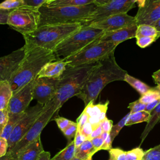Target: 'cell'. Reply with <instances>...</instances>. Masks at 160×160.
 Returning a JSON list of instances; mask_svg holds the SVG:
<instances>
[{"label": "cell", "mask_w": 160, "mask_h": 160, "mask_svg": "<svg viewBox=\"0 0 160 160\" xmlns=\"http://www.w3.org/2000/svg\"><path fill=\"white\" fill-rule=\"evenodd\" d=\"M114 52L98 62L76 96L83 101L85 106L90 102H94L108 84L116 81H124L127 72L118 64Z\"/></svg>", "instance_id": "obj_1"}, {"label": "cell", "mask_w": 160, "mask_h": 160, "mask_svg": "<svg viewBox=\"0 0 160 160\" xmlns=\"http://www.w3.org/2000/svg\"><path fill=\"white\" fill-rule=\"evenodd\" d=\"M24 46L26 48L25 56L18 69L8 81L12 94L32 81L46 63L57 59L52 51L37 46Z\"/></svg>", "instance_id": "obj_2"}, {"label": "cell", "mask_w": 160, "mask_h": 160, "mask_svg": "<svg viewBox=\"0 0 160 160\" xmlns=\"http://www.w3.org/2000/svg\"><path fill=\"white\" fill-rule=\"evenodd\" d=\"M98 62L74 67H67L59 78L56 93L50 101L57 114L69 99L76 96L80 92L88 76Z\"/></svg>", "instance_id": "obj_3"}, {"label": "cell", "mask_w": 160, "mask_h": 160, "mask_svg": "<svg viewBox=\"0 0 160 160\" xmlns=\"http://www.w3.org/2000/svg\"><path fill=\"white\" fill-rule=\"evenodd\" d=\"M81 23L46 24L34 32L22 35L27 47L37 46L53 51L65 39L79 30Z\"/></svg>", "instance_id": "obj_4"}, {"label": "cell", "mask_w": 160, "mask_h": 160, "mask_svg": "<svg viewBox=\"0 0 160 160\" xmlns=\"http://www.w3.org/2000/svg\"><path fill=\"white\" fill-rule=\"evenodd\" d=\"M97 6L94 3L82 6H49L43 4L39 8V26L82 23L88 19Z\"/></svg>", "instance_id": "obj_5"}, {"label": "cell", "mask_w": 160, "mask_h": 160, "mask_svg": "<svg viewBox=\"0 0 160 160\" xmlns=\"http://www.w3.org/2000/svg\"><path fill=\"white\" fill-rule=\"evenodd\" d=\"M104 31L89 26H82L62 41L53 51L57 59L72 56L99 39Z\"/></svg>", "instance_id": "obj_6"}, {"label": "cell", "mask_w": 160, "mask_h": 160, "mask_svg": "<svg viewBox=\"0 0 160 160\" xmlns=\"http://www.w3.org/2000/svg\"><path fill=\"white\" fill-rule=\"evenodd\" d=\"M40 16L38 8L23 5L10 11L7 24L22 35L29 34L39 27Z\"/></svg>", "instance_id": "obj_7"}, {"label": "cell", "mask_w": 160, "mask_h": 160, "mask_svg": "<svg viewBox=\"0 0 160 160\" xmlns=\"http://www.w3.org/2000/svg\"><path fill=\"white\" fill-rule=\"evenodd\" d=\"M117 44L94 41L78 53L65 58L67 67L79 66L98 62L114 52Z\"/></svg>", "instance_id": "obj_8"}, {"label": "cell", "mask_w": 160, "mask_h": 160, "mask_svg": "<svg viewBox=\"0 0 160 160\" xmlns=\"http://www.w3.org/2000/svg\"><path fill=\"white\" fill-rule=\"evenodd\" d=\"M54 115L55 111L54 106L49 101L44 106L41 115L37 119L29 130L12 149L8 152V154L15 159L18 153L20 151L40 138L42 129Z\"/></svg>", "instance_id": "obj_9"}, {"label": "cell", "mask_w": 160, "mask_h": 160, "mask_svg": "<svg viewBox=\"0 0 160 160\" xmlns=\"http://www.w3.org/2000/svg\"><path fill=\"white\" fill-rule=\"evenodd\" d=\"M135 6L134 0H112L103 6H97L91 16L82 23V25L88 26L114 14L127 13Z\"/></svg>", "instance_id": "obj_10"}, {"label": "cell", "mask_w": 160, "mask_h": 160, "mask_svg": "<svg viewBox=\"0 0 160 160\" xmlns=\"http://www.w3.org/2000/svg\"><path fill=\"white\" fill-rule=\"evenodd\" d=\"M44 106L38 104L26 109V114L17 124L11 132L8 142V151H10L14 145L19 141L29 130L37 119L41 115Z\"/></svg>", "instance_id": "obj_11"}, {"label": "cell", "mask_w": 160, "mask_h": 160, "mask_svg": "<svg viewBox=\"0 0 160 160\" xmlns=\"http://www.w3.org/2000/svg\"><path fill=\"white\" fill-rule=\"evenodd\" d=\"M59 78H36L32 81V98L44 106L54 97Z\"/></svg>", "instance_id": "obj_12"}, {"label": "cell", "mask_w": 160, "mask_h": 160, "mask_svg": "<svg viewBox=\"0 0 160 160\" xmlns=\"http://www.w3.org/2000/svg\"><path fill=\"white\" fill-rule=\"evenodd\" d=\"M26 53L25 46L0 58V81H9L19 68Z\"/></svg>", "instance_id": "obj_13"}, {"label": "cell", "mask_w": 160, "mask_h": 160, "mask_svg": "<svg viewBox=\"0 0 160 160\" xmlns=\"http://www.w3.org/2000/svg\"><path fill=\"white\" fill-rule=\"evenodd\" d=\"M134 24H136L134 17L128 15L126 12H122L110 16L88 26L102 29L104 32H109Z\"/></svg>", "instance_id": "obj_14"}, {"label": "cell", "mask_w": 160, "mask_h": 160, "mask_svg": "<svg viewBox=\"0 0 160 160\" xmlns=\"http://www.w3.org/2000/svg\"><path fill=\"white\" fill-rule=\"evenodd\" d=\"M32 81L12 94L9 101L8 110L9 115L25 111L33 99L32 92Z\"/></svg>", "instance_id": "obj_15"}, {"label": "cell", "mask_w": 160, "mask_h": 160, "mask_svg": "<svg viewBox=\"0 0 160 160\" xmlns=\"http://www.w3.org/2000/svg\"><path fill=\"white\" fill-rule=\"evenodd\" d=\"M136 25H152L160 19V0L149 2L142 8H139L134 16Z\"/></svg>", "instance_id": "obj_16"}, {"label": "cell", "mask_w": 160, "mask_h": 160, "mask_svg": "<svg viewBox=\"0 0 160 160\" xmlns=\"http://www.w3.org/2000/svg\"><path fill=\"white\" fill-rule=\"evenodd\" d=\"M138 26L136 24L123 28L116 31L104 32L96 41L112 42L118 45L121 42L136 38Z\"/></svg>", "instance_id": "obj_17"}, {"label": "cell", "mask_w": 160, "mask_h": 160, "mask_svg": "<svg viewBox=\"0 0 160 160\" xmlns=\"http://www.w3.org/2000/svg\"><path fill=\"white\" fill-rule=\"evenodd\" d=\"M67 68L64 59H56L46 63L41 69L36 78H59Z\"/></svg>", "instance_id": "obj_18"}, {"label": "cell", "mask_w": 160, "mask_h": 160, "mask_svg": "<svg viewBox=\"0 0 160 160\" xmlns=\"http://www.w3.org/2000/svg\"><path fill=\"white\" fill-rule=\"evenodd\" d=\"M44 151L41 138H39L33 142L20 151L16 156V160H37L39 154Z\"/></svg>", "instance_id": "obj_19"}, {"label": "cell", "mask_w": 160, "mask_h": 160, "mask_svg": "<svg viewBox=\"0 0 160 160\" xmlns=\"http://www.w3.org/2000/svg\"><path fill=\"white\" fill-rule=\"evenodd\" d=\"M109 103V101H107L105 103L103 104H93L91 111L89 114L88 122L91 124L94 129L98 127L99 126L100 122L106 117V114Z\"/></svg>", "instance_id": "obj_20"}, {"label": "cell", "mask_w": 160, "mask_h": 160, "mask_svg": "<svg viewBox=\"0 0 160 160\" xmlns=\"http://www.w3.org/2000/svg\"><path fill=\"white\" fill-rule=\"evenodd\" d=\"M159 122H160V102L150 112V118L141 136V142L140 145L144 142L148 134Z\"/></svg>", "instance_id": "obj_21"}, {"label": "cell", "mask_w": 160, "mask_h": 160, "mask_svg": "<svg viewBox=\"0 0 160 160\" xmlns=\"http://www.w3.org/2000/svg\"><path fill=\"white\" fill-rule=\"evenodd\" d=\"M26 114V110L20 113L9 115V118L8 121V123L6 124V126L2 131L1 133L0 134V137L3 138L8 141L9 136L11 132H12L13 129H14L17 124L25 116Z\"/></svg>", "instance_id": "obj_22"}, {"label": "cell", "mask_w": 160, "mask_h": 160, "mask_svg": "<svg viewBox=\"0 0 160 160\" xmlns=\"http://www.w3.org/2000/svg\"><path fill=\"white\" fill-rule=\"evenodd\" d=\"M12 91L8 81H0V110L8 109Z\"/></svg>", "instance_id": "obj_23"}, {"label": "cell", "mask_w": 160, "mask_h": 160, "mask_svg": "<svg viewBox=\"0 0 160 160\" xmlns=\"http://www.w3.org/2000/svg\"><path fill=\"white\" fill-rule=\"evenodd\" d=\"M95 149L90 140H86L80 146L76 148L75 157L81 160H86L96 153Z\"/></svg>", "instance_id": "obj_24"}, {"label": "cell", "mask_w": 160, "mask_h": 160, "mask_svg": "<svg viewBox=\"0 0 160 160\" xmlns=\"http://www.w3.org/2000/svg\"><path fill=\"white\" fill-rule=\"evenodd\" d=\"M124 81L128 82L130 86H131L141 96L145 94L146 92H148L152 88L148 85H147L146 83L143 82L142 81L132 76L129 75L128 73L126 74Z\"/></svg>", "instance_id": "obj_25"}, {"label": "cell", "mask_w": 160, "mask_h": 160, "mask_svg": "<svg viewBox=\"0 0 160 160\" xmlns=\"http://www.w3.org/2000/svg\"><path fill=\"white\" fill-rule=\"evenodd\" d=\"M75 150L76 147L73 140L69 142L66 148L56 154L51 160H72L75 158Z\"/></svg>", "instance_id": "obj_26"}, {"label": "cell", "mask_w": 160, "mask_h": 160, "mask_svg": "<svg viewBox=\"0 0 160 160\" xmlns=\"http://www.w3.org/2000/svg\"><path fill=\"white\" fill-rule=\"evenodd\" d=\"M94 3V0H56L50 4L49 6H82Z\"/></svg>", "instance_id": "obj_27"}, {"label": "cell", "mask_w": 160, "mask_h": 160, "mask_svg": "<svg viewBox=\"0 0 160 160\" xmlns=\"http://www.w3.org/2000/svg\"><path fill=\"white\" fill-rule=\"evenodd\" d=\"M139 36L154 37L156 39L160 38L156 29L152 26L148 24H140L138 26L136 38Z\"/></svg>", "instance_id": "obj_28"}, {"label": "cell", "mask_w": 160, "mask_h": 160, "mask_svg": "<svg viewBox=\"0 0 160 160\" xmlns=\"http://www.w3.org/2000/svg\"><path fill=\"white\" fill-rule=\"evenodd\" d=\"M149 118L150 113L146 111L137 112L132 114L130 113L128 119L126 121V126H131L134 124L142 122H148Z\"/></svg>", "instance_id": "obj_29"}, {"label": "cell", "mask_w": 160, "mask_h": 160, "mask_svg": "<svg viewBox=\"0 0 160 160\" xmlns=\"http://www.w3.org/2000/svg\"><path fill=\"white\" fill-rule=\"evenodd\" d=\"M157 99H160V92L154 88H151L149 91L142 95L138 100L141 102L147 104Z\"/></svg>", "instance_id": "obj_30"}, {"label": "cell", "mask_w": 160, "mask_h": 160, "mask_svg": "<svg viewBox=\"0 0 160 160\" xmlns=\"http://www.w3.org/2000/svg\"><path fill=\"white\" fill-rule=\"evenodd\" d=\"M23 5L24 0H4L0 3V9L11 11Z\"/></svg>", "instance_id": "obj_31"}, {"label": "cell", "mask_w": 160, "mask_h": 160, "mask_svg": "<svg viewBox=\"0 0 160 160\" xmlns=\"http://www.w3.org/2000/svg\"><path fill=\"white\" fill-rule=\"evenodd\" d=\"M129 114H130V112L128 113L116 124L113 125V126H112V129H111V130L109 132V134L111 135L112 141L118 135V134L120 132V131L121 130V129L124 126H126V121L128 119V117H129Z\"/></svg>", "instance_id": "obj_32"}, {"label": "cell", "mask_w": 160, "mask_h": 160, "mask_svg": "<svg viewBox=\"0 0 160 160\" xmlns=\"http://www.w3.org/2000/svg\"><path fill=\"white\" fill-rule=\"evenodd\" d=\"M144 151L140 148H136L130 151H126V160H142Z\"/></svg>", "instance_id": "obj_33"}, {"label": "cell", "mask_w": 160, "mask_h": 160, "mask_svg": "<svg viewBox=\"0 0 160 160\" xmlns=\"http://www.w3.org/2000/svg\"><path fill=\"white\" fill-rule=\"evenodd\" d=\"M142 160H160V144L145 151Z\"/></svg>", "instance_id": "obj_34"}, {"label": "cell", "mask_w": 160, "mask_h": 160, "mask_svg": "<svg viewBox=\"0 0 160 160\" xmlns=\"http://www.w3.org/2000/svg\"><path fill=\"white\" fill-rule=\"evenodd\" d=\"M78 131V123L72 121L70 124L62 131L64 136L69 140L71 141L73 138L75 137L76 133Z\"/></svg>", "instance_id": "obj_35"}, {"label": "cell", "mask_w": 160, "mask_h": 160, "mask_svg": "<svg viewBox=\"0 0 160 160\" xmlns=\"http://www.w3.org/2000/svg\"><path fill=\"white\" fill-rule=\"evenodd\" d=\"M109 152L111 160H126V151L119 148H111Z\"/></svg>", "instance_id": "obj_36"}, {"label": "cell", "mask_w": 160, "mask_h": 160, "mask_svg": "<svg viewBox=\"0 0 160 160\" xmlns=\"http://www.w3.org/2000/svg\"><path fill=\"white\" fill-rule=\"evenodd\" d=\"M136 38V44L141 48H145L149 46L157 39L156 38L149 36H139Z\"/></svg>", "instance_id": "obj_37"}, {"label": "cell", "mask_w": 160, "mask_h": 160, "mask_svg": "<svg viewBox=\"0 0 160 160\" xmlns=\"http://www.w3.org/2000/svg\"><path fill=\"white\" fill-rule=\"evenodd\" d=\"M146 104L141 102L139 100H136L129 104L128 108L130 109V113H135L137 112H140L145 110Z\"/></svg>", "instance_id": "obj_38"}, {"label": "cell", "mask_w": 160, "mask_h": 160, "mask_svg": "<svg viewBox=\"0 0 160 160\" xmlns=\"http://www.w3.org/2000/svg\"><path fill=\"white\" fill-rule=\"evenodd\" d=\"M9 118V115L8 109L0 110V134L8 123Z\"/></svg>", "instance_id": "obj_39"}, {"label": "cell", "mask_w": 160, "mask_h": 160, "mask_svg": "<svg viewBox=\"0 0 160 160\" xmlns=\"http://www.w3.org/2000/svg\"><path fill=\"white\" fill-rule=\"evenodd\" d=\"M59 129L62 132L69 124L70 123L72 122L71 120L68 119H66L65 118H63V117H56V118H54V119Z\"/></svg>", "instance_id": "obj_40"}, {"label": "cell", "mask_w": 160, "mask_h": 160, "mask_svg": "<svg viewBox=\"0 0 160 160\" xmlns=\"http://www.w3.org/2000/svg\"><path fill=\"white\" fill-rule=\"evenodd\" d=\"M89 119V115L87 114L84 111L82 112L79 117L77 119L76 122L78 123V129L81 131L82 128L84 126V124L88 122Z\"/></svg>", "instance_id": "obj_41"}, {"label": "cell", "mask_w": 160, "mask_h": 160, "mask_svg": "<svg viewBox=\"0 0 160 160\" xmlns=\"http://www.w3.org/2000/svg\"><path fill=\"white\" fill-rule=\"evenodd\" d=\"M100 126H101L102 131H106L108 132H110L112 126H113V122L112 121L111 119H109L106 117L100 122Z\"/></svg>", "instance_id": "obj_42"}, {"label": "cell", "mask_w": 160, "mask_h": 160, "mask_svg": "<svg viewBox=\"0 0 160 160\" xmlns=\"http://www.w3.org/2000/svg\"><path fill=\"white\" fill-rule=\"evenodd\" d=\"M86 140H88L86 139V138L84 135H82V134L81 132V131L79 130L78 129V131L76 133L75 137H74V139L76 148L80 146Z\"/></svg>", "instance_id": "obj_43"}, {"label": "cell", "mask_w": 160, "mask_h": 160, "mask_svg": "<svg viewBox=\"0 0 160 160\" xmlns=\"http://www.w3.org/2000/svg\"><path fill=\"white\" fill-rule=\"evenodd\" d=\"M8 151V142L6 139L0 137V158L7 154Z\"/></svg>", "instance_id": "obj_44"}, {"label": "cell", "mask_w": 160, "mask_h": 160, "mask_svg": "<svg viewBox=\"0 0 160 160\" xmlns=\"http://www.w3.org/2000/svg\"><path fill=\"white\" fill-rule=\"evenodd\" d=\"M93 130H94V129H93V127L91 125V124L89 123V122H88L84 124V126L82 128L81 131H80L82 134V135H84L86 138V139L89 140V137H90Z\"/></svg>", "instance_id": "obj_45"}, {"label": "cell", "mask_w": 160, "mask_h": 160, "mask_svg": "<svg viewBox=\"0 0 160 160\" xmlns=\"http://www.w3.org/2000/svg\"><path fill=\"white\" fill-rule=\"evenodd\" d=\"M90 141H91V142L93 145V147L95 149L96 152H97L98 151H100V148L102 146V144L104 141L101 136L92 138Z\"/></svg>", "instance_id": "obj_46"}, {"label": "cell", "mask_w": 160, "mask_h": 160, "mask_svg": "<svg viewBox=\"0 0 160 160\" xmlns=\"http://www.w3.org/2000/svg\"><path fill=\"white\" fill-rule=\"evenodd\" d=\"M24 5L39 8L46 3V0H24Z\"/></svg>", "instance_id": "obj_47"}, {"label": "cell", "mask_w": 160, "mask_h": 160, "mask_svg": "<svg viewBox=\"0 0 160 160\" xmlns=\"http://www.w3.org/2000/svg\"><path fill=\"white\" fill-rule=\"evenodd\" d=\"M112 139L111 138V136L110 134L108 136L106 139L104 141L102 146L100 148V150H110L112 148Z\"/></svg>", "instance_id": "obj_48"}, {"label": "cell", "mask_w": 160, "mask_h": 160, "mask_svg": "<svg viewBox=\"0 0 160 160\" xmlns=\"http://www.w3.org/2000/svg\"><path fill=\"white\" fill-rule=\"evenodd\" d=\"M11 11L0 9V24H7L9 14Z\"/></svg>", "instance_id": "obj_49"}, {"label": "cell", "mask_w": 160, "mask_h": 160, "mask_svg": "<svg viewBox=\"0 0 160 160\" xmlns=\"http://www.w3.org/2000/svg\"><path fill=\"white\" fill-rule=\"evenodd\" d=\"M159 102H160V99H157V100H154V101L147 104L146 106V108H145L144 111L150 113L157 106V105Z\"/></svg>", "instance_id": "obj_50"}, {"label": "cell", "mask_w": 160, "mask_h": 160, "mask_svg": "<svg viewBox=\"0 0 160 160\" xmlns=\"http://www.w3.org/2000/svg\"><path fill=\"white\" fill-rule=\"evenodd\" d=\"M102 132H103L101 126L100 124H99V126L98 127H97L95 129H94V130L92 131V133H91V136H90V137H89V140H91V139L94 138H96V137L101 136V134H102Z\"/></svg>", "instance_id": "obj_51"}, {"label": "cell", "mask_w": 160, "mask_h": 160, "mask_svg": "<svg viewBox=\"0 0 160 160\" xmlns=\"http://www.w3.org/2000/svg\"><path fill=\"white\" fill-rule=\"evenodd\" d=\"M37 160H51L49 152L43 151L38 158Z\"/></svg>", "instance_id": "obj_52"}, {"label": "cell", "mask_w": 160, "mask_h": 160, "mask_svg": "<svg viewBox=\"0 0 160 160\" xmlns=\"http://www.w3.org/2000/svg\"><path fill=\"white\" fill-rule=\"evenodd\" d=\"M152 77L157 86H160V69L157 71L154 72L152 74Z\"/></svg>", "instance_id": "obj_53"}, {"label": "cell", "mask_w": 160, "mask_h": 160, "mask_svg": "<svg viewBox=\"0 0 160 160\" xmlns=\"http://www.w3.org/2000/svg\"><path fill=\"white\" fill-rule=\"evenodd\" d=\"M112 0H94V3L97 6H103L109 2H110Z\"/></svg>", "instance_id": "obj_54"}, {"label": "cell", "mask_w": 160, "mask_h": 160, "mask_svg": "<svg viewBox=\"0 0 160 160\" xmlns=\"http://www.w3.org/2000/svg\"><path fill=\"white\" fill-rule=\"evenodd\" d=\"M151 26H152L156 29V31L158 32V33L159 34V36H160V19H159L158 21H156Z\"/></svg>", "instance_id": "obj_55"}, {"label": "cell", "mask_w": 160, "mask_h": 160, "mask_svg": "<svg viewBox=\"0 0 160 160\" xmlns=\"http://www.w3.org/2000/svg\"><path fill=\"white\" fill-rule=\"evenodd\" d=\"M146 0H134V1L136 2V4H138L139 8H142L146 2Z\"/></svg>", "instance_id": "obj_56"}, {"label": "cell", "mask_w": 160, "mask_h": 160, "mask_svg": "<svg viewBox=\"0 0 160 160\" xmlns=\"http://www.w3.org/2000/svg\"><path fill=\"white\" fill-rule=\"evenodd\" d=\"M0 160H16L14 158H12L11 155L7 153L6 155L0 158Z\"/></svg>", "instance_id": "obj_57"}, {"label": "cell", "mask_w": 160, "mask_h": 160, "mask_svg": "<svg viewBox=\"0 0 160 160\" xmlns=\"http://www.w3.org/2000/svg\"><path fill=\"white\" fill-rule=\"evenodd\" d=\"M109 132H106V131H103L101 135V137L102 138V139L105 141L106 139V138H108V136H109Z\"/></svg>", "instance_id": "obj_58"}, {"label": "cell", "mask_w": 160, "mask_h": 160, "mask_svg": "<svg viewBox=\"0 0 160 160\" xmlns=\"http://www.w3.org/2000/svg\"><path fill=\"white\" fill-rule=\"evenodd\" d=\"M55 1H56V0H46V3L45 4H50V3H51V2H52Z\"/></svg>", "instance_id": "obj_59"}, {"label": "cell", "mask_w": 160, "mask_h": 160, "mask_svg": "<svg viewBox=\"0 0 160 160\" xmlns=\"http://www.w3.org/2000/svg\"><path fill=\"white\" fill-rule=\"evenodd\" d=\"M156 89H158V90L160 92V86H157L156 87Z\"/></svg>", "instance_id": "obj_60"}, {"label": "cell", "mask_w": 160, "mask_h": 160, "mask_svg": "<svg viewBox=\"0 0 160 160\" xmlns=\"http://www.w3.org/2000/svg\"><path fill=\"white\" fill-rule=\"evenodd\" d=\"M92 156H90L88 159H86V160H92Z\"/></svg>", "instance_id": "obj_61"}, {"label": "cell", "mask_w": 160, "mask_h": 160, "mask_svg": "<svg viewBox=\"0 0 160 160\" xmlns=\"http://www.w3.org/2000/svg\"><path fill=\"white\" fill-rule=\"evenodd\" d=\"M72 160H81V159H79V158H76V157H75Z\"/></svg>", "instance_id": "obj_62"}, {"label": "cell", "mask_w": 160, "mask_h": 160, "mask_svg": "<svg viewBox=\"0 0 160 160\" xmlns=\"http://www.w3.org/2000/svg\"><path fill=\"white\" fill-rule=\"evenodd\" d=\"M109 160H111V159H109Z\"/></svg>", "instance_id": "obj_63"}]
</instances>
